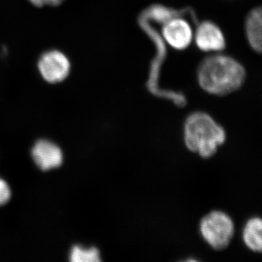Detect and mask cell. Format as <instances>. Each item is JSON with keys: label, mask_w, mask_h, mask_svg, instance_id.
Returning a JSON list of instances; mask_svg holds the SVG:
<instances>
[{"label": "cell", "mask_w": 262, "mask_h": 262, "mask_svg": "<svg viewBox=\"0 0 262 262\" xmlns=\"http://www.w3.org/2000/svg\"><path fill=\"white\" fill-rule=\"evenodd\" d=\"M246 72L234 58L213 56L204 60L198 69L202 89L208 94L224 96L234 92L244 84Z\"/></svg>", "instance_id": "cell-1"}, {"label": "cell", "mask_w": 262, "mask_h": 262, "mask_svg": "<svg viewBox=\"0 0 262 262\" xmlns=\"http://www.w3.org/2000/svg\"><path fill=\"white\" fill-rule=\"evenodd\" d=\"M227 133L214 119L203 112L189 115L184 124L186 147L201 158H211L225 144Z\"/></svg>", "instance_id": "cell-2"}, {"label": "cell", "mask_w": 262, "mask_h": 262, "mask_svg": "<svg viewBox=\"0 0 262 262\" xmlns=\"http://www.w3.org/2000/svg\"><path fill=\"white\" fill-rule=\"evenodd\" d=\"M199 229L205 242L215 251L228 247L234 234L233 220L222 211H212L205 215Z\"/></svg>", "instance_id": "cell-3"}, {"label": "cell", "mask_w": 262, "mask_h": 262, "mask_svg": "<svg viewBox=\"0 0 262 262\" xmlns=\"http://www.w3.org/2000/svg\"><path fill=\"white\" fill-rule=\"evenodd\" d=\"M38 70L46 82L59 83L70 75L71 63L64 53L52 50L43 53L40 57L38 62Z\"/></svg>", "instance_id": "cell-4"}, {"label": "cell", "mask_w": 262, "mask_h": 262, "mask_svg": "<svg viewBox=\"0 0 262 262\" xmlns=\"http://www.w3.org/2000/svg\"><path fill=\"white\" fill-rule=\"evenodd\" d=\"M32 157L39 169L45 171L61 166L63 155L61 148L53 141L40 139L32 149Z\"/></svg>", "instance_id": "cell-5"}, {"label": "cell", "mask_w": 262, "mask_h": 262, "mask_svg": "<svg viewBox=\"0 0 262 262\" xmlns=\"http://www.w3.org/2000/svg\"><path fill=\"white\" fill-rule=\"evenodd\" d=\"M164 24L163 37L172 48L183 50L190 45L192 40V30L184 19L174 17Z\"/></svg>", "instance_id": "cell-6"}, {"label": "cell", "mask_w": 262, "mask_h": 262, "mask_svg": "<svg viewBox=\"0 0 262 262\" xmlns=\"http://www.w3.org/2000/svg\"><path fill=\"white\" fill-rule=\"evenodd\" d=\"M195 42L199 49L206 52L221 51L226 46L225 36L222 30L210 21L203 22L198 26Z\"/></svg>", "instance_id": "cell-7"}, {"label": "cell", "mask_w": 262, "mask_h": 262, "mask_svg": "<svg viewBox=\"0 0 262 262\" xmlns=\"http://www.w3.org/2000/svg\"><path fill=\"white\" fill-rule=\"evenodd\" d=\"M262 221L259 217L248 220L243 229L242 237L246 247L255 253L262 250Z\"/></svg>", "instance_id": "cell-8"}, {"label": "cell", "mask_w": 262, "mask_h": 262, "mask_svg": "<svg viewBox=\"0 0 262 262\" xmlns=\"http://www.w3.org/2000/svg\"><path fill=\"white\" fill-rule=\"evenodd\" d=\"M248 42L255 51H261V10L256 8L248 14L246 22Z\"/></svg>", "instance_id": "cell-9"}, {"label": "cell", "mask_w": 262, "mask_h": 262, "mask_svg": "<svg viewBox=\"0 0 262 262\" xmlns=\"http://www.w3.org/2000/svg\"><path fill=\"white\" fill-rule=\"evenodd\" d=\"M72 262H98L101 261V255L98 248L91 247L86 248L82 246H76L72 247L70 255Z\"/></svg>", "instance_id": "cell-10"}, {"label": "cell", "mask_w": 262, "mask_h": 262, "mask_svg": "<svg viewBox=\"0 0 262 262\" xmlns=\"http://www.w3.org/2000/svg\"><path fill=\"white\" fill-rule=\"evenodd\" d=\"M148 12H149V14L152 17L153 19H155L157 21L163 22V23H165V22L174 18L176 15L178 14L177 12H174L173 10H170L162 6L153 7Z\"/></svg>", "instance_id": "cell-11"}, {"label": "cell", "mask_w": 262, "mask_h": 262, "mask_svg": "<svg viewBox=\"0 0 262 262\" xmlns=\"http://www.w3.org/2000/svg\"><path fill=\"white\" fill-rule=\"evenodd\" d=\"M11 198V190L8 183L0 179V206H4Z\"/></svg>", "instance_id": "cell-12"}, {"label": "cell", "mask_w": 262, "mask_h": 262, "mask_svg": "<svg viewBox=\"0 0 262 262\" xmlns=\"http://www.w3.org/2000/svg\"><path fill=\"white\" fill-rule=\"evenodd\" d=\"M29 1L36 7H42L48 5V0H29Z\"/></svg>", "instance_id": "cell-13"}, {"label": "cell", "mask_w": 262, "mask_h": 262, "mask_svg": "<svg viewBox=\"0 0 262 262\" xmlns=\"http://www.w3.org/2000/svg\"><path fill=\"white\" fill-rule=\"evenodd\" d=\"M64 0H48V5H51V6H58V5H61Z\"/></svg>", "instance_id": "cell-14"}]
</instances>
